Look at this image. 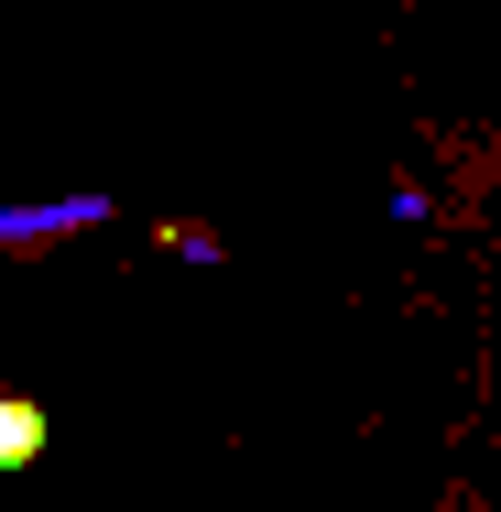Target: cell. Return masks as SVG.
<instances>
[{"label":"cell","instance_id":"6da1fadb","mask_svg":"<svg viewBox=\"0 0 501 512\" xmlns=\"http://www.w3.org/2000/svg\"><path fill=\"white\" fill-rule=\"evenodd\" d=\"M0 458H33V404H0Z\"/></svg>","mask_w":501,"mask_h":512}]
</instances>
